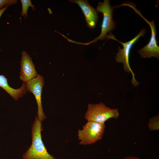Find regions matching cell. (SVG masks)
Wrapping results in <instances>:
<instances>
[{
    "mask_svg": "<svg viewBox=\"0 0 159 159\" xmlns=\"http://www.w3.org/2000/svg\"><path fill=\"white\" fill-rule=\"evenodd\" d=\"M123 159H140L139 158L135 157L129 156L126 157Z\"/></svg>",
    "mask_w": 159,
    "mask_h": 159,
    "instance_id": "15",
    "label": "cell"
},
{
    "mask_svg": "<svg viewBox=\"0 0 159 159\" xmlns=\"http://www.w3.org/2000/svg\"><path fill=\"white\" fill-rule=\"evenodd\" d=\"M0 87L5 90L15 100L22 97L26 93L25 83H23L19 88L14 89L9 85L7 78L3 75H0Z\"/></svg>",
    "mask_w": 159,
    "mask_h": 159,
    "instance_id": "10",
    "label": "cell"
},
{
    "mask_svg": "<svg viewBox=\"0 0 159 159\" xmlns=\"http://www.w3.org/2000/svg\"><path fill=\"white\" fill-rule=\"evenodd\" d=\"M21 54L19 78L23 83H26L36 77L38 74L29 55L24 51Z\"/></svg>",
    "mask_w": 159,
    "mask_h": 159,
    "instance_id": "8",
    "label": "cell"
},
{
    "mask_svg": "<svg viewBox=\"0 0 159 159\" xmlns=\"http://www.w3.org/2000/svg\"><path fill=\"white\" fill-rule=\"evenodd\" d=\"M8 6H5L3 8L0 9V18L3 13L8 8Z\"/></svg>",
    "mask_w": 159,
    "mask_h": 159,
    "instance_id": "14",
    "label": "cell"
},
{
    "mask_svg": "<svg viewBox=\"0 0 159 159\" xmlns=\"http://www.w3.org/2000/svg\"><path fill=\"white\" fill-rule=\"evenodd\" d=\"M96 9L98 13H102L103 15L101 33L98 37L92 41L87 43L79 42V44L87 45L99 40H104L106 38L107 33L112 31L115 27L116 23L112 18L114 8L110 5L109 0H104L103 2H99Z\"/></svg>",
    "mask_w": 159,
    "mask_h": 159,
    "instance_id": "4",
    "label": "cell"
},
{
    "mask_svg": "<svg viewBox=\"0 0 159 159\" xmlns=\"http://www.w3.org/2000/svg\"><path fill=\"white\" fill-rule=\"evenodd\" d=\"M70 2L77 4L81 9L85 16L87 26L90 28H94L99 16L96 9L93 8L85 0H69Z\"/></svg>",
    "mask_w": 159,
    "mask_h": 159,
    "instance_id": "9",
    "label": "cell"
},
{
    "mask_svg": "<svg viewBox=\"0 0 159 159\" xmlns=\"http://www.w3.org/2000/svg\"><path fill=\"white\" fill-rule=\"evenodd\" d=\"M142 17L150 27L151 37L148 44L143 48L139 50L138 52L143 57L150 58L153 57L159 59V47L157 45L156 31L154 20L149 21Z\"/></svg>",
    "mask_w": 159,
    "mask_h": 159,
    "instance_id": "7",
    "label": "cell"
},
{
    "mask_svg": "<svg viewBox=\"0 0 159 159\" xmlns=\"http://www.w3.org/2000/svg\"><path fill=\"white\" fill-rule=\"evenodd\" d=\"M41 122L36 116L32 127V144L23 155V159H56L48 153L43 142Z\"/></svg>",
    "mask_w": 159,
    "mask_h": 159,
    "instance_id": "1",
    "label": "cell"
},
{
    "mask_svg": "<svg viewBox=\"0 0 159 159\" xmlns=\"http://www.w3.org/2000/svg\"><path fill=\"white\" fill-rule=\"evenodd\" d=\"M119 116L117 108L111 109L102 102L89 103L85 116L87 121L105 123L108 120L114 118L117 119Z\"/></svg>",
    "mask_w": 159,
    "mask_h": 159,
    "instance_id": "2",
    "label": "cell"
},
{
    "mask_svg": "<svg viewBox=\"0 0 159 159\" xmlns=\"http://www.w3.org/2000/svg\"><path fill=\"white\" fill-rule=\"evenodd\" d=\"M148 127L149 130L151 131L159 130V114L149 119L148 123Z\"/></svg>",
    "mask_w": 159,
    "mask_h": 159,
    "instance_id": "12",
    "label": "cell"
},
{
    "mask_svg": "<svg viewBox=\"0 0 159 159\" xmlns=\"http://www.w3.org/2000/svg\"><path fill=\"white\" fill-rule=\"evenodd\" d=\"M21 1L22 5V11L20 16H23L26 19L27 17V11L28 8L31 7L33 11H34L36 8L30 0H21Z\"/></svg>",
    "mask_w": 159,
    "mask_h": 159,
    "instance_id": "11",
    "label": "cell"
},
{
    "mask_svg": "<svg viewBox=\"0 0 159 159\" xmlns=\"http://www.w3.org/2000/svg\"><path fill=\"white\" fill-rule=\"evenodd\" d=\"M17 2V0H0V9L5 6H10L16 4Z\"/></svg>",
    "mask_w": 159,
    "mask_h": 159,
    "instance_id": "13",
    "label": "cell"
},
{
    "mask_svg": "<svg viewBox=\"0 0 159 159\" xmlns=\"http://www.w3.org/2000/svg\"><path fill=\"white\" fill-rule=\"evenodd\" d=\"M25 84L26 90L32 93L35 96L38 106V118L42 122L46 118L43 111L41 100L44 78L38 74L36 77Z\"/></svg>",
    "mask_w": 159,
    "mask_h": 159,
    "instance_id": "6",
    "label": "cell"
},
{
    "mask_svg": "<svg viewBox=\"0 0 159 159\" xmlns=\"http://www.w3.org/2000/svg\"><path fill=\"white\" fill-rule=\"evenodd\" d=\"M146 32L145 29H142L139 33L135 37L130 41L125 43L119 42L123 46L122 49L120 47L118 48V52L115 57V61L118 63L123 64V69L125 72L131 73L132 76V83L135 86H137L139 84L136 80L135 74L131 69L129 62V59L130 49L133 45L141 36H143Z\"/></svg>",
    "mask_w": 159,
    "mask_h": 159,
    "instance_id": "5",
    "label": "cell"
},
{
    "mask_svg": "<svg viewBox=\"0 0 159 159\" xmlns=\"http://www.w3.org/2000/svg\"><path fill=\"white\" fill-rule=\"evenodd\" d=\"M105 127V123L88 121L82 127V130H78L77 136L80 140V144L90 145L101 140Z\"/></svg>",
    "mask_w": 159,
    "mask_h": 159,
    "instance_id": "3",
    "label": "cell"
}]
</instances>
